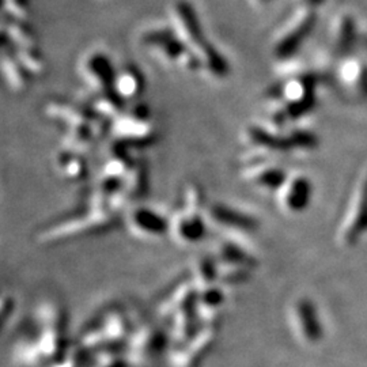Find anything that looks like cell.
I'll use <instances>...</instances> for the list:
<instances>
[{"label":"cell","instance_id":"1","mask_svg":"<svg viewBox=\"0 0 367 367\" xmlns=\"http://www.w3.org/2000/svg\"><path fill=\"white\" fill-rule=\"evenodd\" d=\"M316 90L317 77L314 74L302 73L287 79L280 89V103L271 113L276 128L307 114L316 105Z\"/></svg>","mask_w":367,"mask_h":367},{"label":"cell","instance_id":"2","mask_svg":"<svg viewBox=\"0 0 367 367\" xmlns=\"http://www.w3.org/2000/svg\"><path fill=\"white\" fill-rule=\"evenodd\" d=\"M203 193L197 185H188L184 192L181 210L170 220V231L183 245L200 242L207 231L205 220L201 216Z\"/></svg>","mask_w":367,"mask_h":367},{"label":"cell","instance_id":"3","mask_svg":"<svg viewBox=\"0 0 367 367\" xmlns=\"http://www.w3.org/2000/svg\"><path fill=\"white\" fill-rule=\"evenodd\" d=\"M142 42L158 51L165 60L179 66L185 71L193 73L201 68V62L197 55L185 44L183 38L172 29H153L143 34Z\"/></svg>","mask_w":367,"mask_h":367},{"label":"cell","instance_id":"4","mask_svg":"<svg viewBox=\"0 0 367 367\" xmlns=\"http://www.w3.org/2000/svg\"><path fill=\"white\" fill-rule=\"evenodd\" d=\"M317 23L316 10L301 7L279 31L274 53L279 59H288L296 53Z\"/></svg>","mask_w":367,"mask_h":367},{"label":"cell","instance_id":"5","mask_svg":"<svg viewBox=\"0 0 367 367\" xmlns=\"http://www.w3.org/2000/svg\"><path fill=\"white\" fill-rule=\"evenodd\" d=\"M175 14H176L175 22L177 27V34L197 55L203 67V63L208 60L212 55H215L218 51L208 42V40H205L197 14L193 5L188 0H179L176 3Z\"/></svg>","mask_w":367,"mask_h":367},{"label":"cell","instance_id":"6","mask_svg":"<svg viewBox=\"0 0 367 367\" xmlns=\"http://www.w3.org/2000/svg\"><path fill=\"white\" fill-rule=\"evenodd\" d=\"M367 231V165L359 173L353 189L349 210L340 230L346 245H354Z\"/></svg>","mask_w":367,"mask_h":367},{"label":"cell","instance_id":"7","mask_svg":"<svg viewBox=\"0 0 367 367\" xmlns=\"http://www.w3.org/2000/svg\"><path fill=\"white\" fill-rule=\"evenodd\" d=\"M312 183L306 176L294 175L277 190L279 203L281 208L288 214H299L307 208L312 200Z\"/></svg>","mask_w":367,"mask_h":367},{"label":"cell","instance_id":"8","mask_svg":"<svg viewBox=\"0 0 367 367\" xmlns=\"http://www.w3.org/2000/svg\"><path fill=\"white\" fill-rule=\"evenodd\" d=\"M128 226L143 238H158L170 231V220L149 207H136L128 215Z\"/></svg>","mask_w":367,"mask_h":367},{"label":"cell","instance_id":"9","mask_svg":"<svg viewBox=\"0 0 367 367\" xmlns=\"http://www.w3.org/2000/svg\"><path fill=\"white\" fill-rule=\"evenodd\" d=\"M338 79L344 90L357 98H367V62L359 56H344L338 66Z\"/></svg>","mask_w":367,"mask_h":367},{"label":"cell","instance_id":"10","mask_svg":"<svg viewBox=\"0 0 367 367\" xmlns=\"http://www.w3.org/2000/svg\"><path fill=\"white\" fill-rule=\"evenodd\" d=\"M357 38V25L353 15L349 12H339L333 16L331 26H329V48L333 55H342L343 58L346 53L353 48Z\"/></svg>","mask_w":367,"mask_h":367},{"label":"cell","instance_id":"11","mask_svg":"<svg viewBox=\"0 0 367 367\" xmlns=\"http://www.w3.org/2000/svg\"><path fill=\"white\" fill-rule=\"evenodd\" d=\"M85 73L101 94H117L114 90L117 74L105 53H92L85 63Z\"/></svg>","mask_w":367,"mask_h":367},{"label":"cell","instance_id":"12","mask_svg":"<svg viewBox=\"0 0 367 367\" xmlns=\"http://www.w3.org/2000/svg\"><path fill=\"white\" fill-rule=\"evenodd\" d=\"M208 214L212 222L236 231L249 233L257 227V220L253 216L223 204L212 205Z\"/></svg>","mask_w":367,"mask_h":367},{"label":"cell","instance_id":"13","mask_svg":"<svg viewBox=\"0 0 367 367\" xmlns=\"http://www.w3.org/2000/svg\"><path fill=\"white\" fill-rule=\"evenodd\" d=\"M125 333V322L123 317L117 313L110 314L103 318L101 325L92 327V329L84 336V347L95 349L103 344L105 342L113 343L118 340Z\"/></svg>","mask_w":367,"mask_h":367},{"label":"cell","instance_id":"14","mask_svg":"<svg viewBox=\"0 0 367 367\" xmlns=\"http://www.w3.org/2000/svg\"><path fill=\"white\" fill-rule=\"evenodd\" d=\"M295 316L301 333L307 342L317 343L322 339L324 329L321 325L318 310L312 301L309 299L298 301L295 306Z\"/></svg>","mask_w":367,"mask_h":367},{"label":"cell","instance_id":"15","mask_svg":"<svg viewBox=\"0 0 367 367\" xmlns=\"http://www.w3.org/2000/svg\"><path fill=\"white\" fill-rule=\"evenodd\" d=\"M246 177L251 183L263 189L279 190L288 176L275 165H268L266 161H257L248 164Z\"/></svg>","mask_w":367,"mask_h":367},{"label":"cell","instance_id":"16","mask_svg":"<svg viewBox=\"0 0 367 367\" xmlns=\"http://www.w3.org/2000/svg\"><path fill=\"white\" fill-rule=\"evenodd\" d=\"M58 168L70 181H81L89 173L86 161L73 150H66L58 155Z\"/></svg>","mask_w":367,"mask_h":367},{"label":"cell","instance_id":"17","mask_svg":"<svg viewBox=\"0 0 367 367\" xmlns=\"http://www.w3.org/2000/svg\"><path fill=\"white\" fill-rule=\"evenodd\" d=\"M143 77L134 67H127L116 77L114 90L124 101L127 98H135L143 92Z\"/></svg>","mask_w":367,"mask_h":367},{"label":"cell","instance_id":"18","mask_svg":"<svg viewBox=\"0 0 367 367\" xmlns=\"http://www.w3.org/2000/svg\"><path fill=\"white\" fill-rule=\"evenodd\" d=\"M25 70L26 68L21 64V62L15 56H8V53L3 51V71L8 79V84L15 90L23 89L26 84Z\"/></svg>","mask_w":367,"mask_h":367},{"label":"cell","instance_id":"19","mask_svg":"<svg viewBox=\"0 0 367 367\" xmlns=\"http://www.w3.org/2000/svg\"><path fill=\"white\" fill-rule=\"evenodd\" d=\"M287 147L291 151H307L317 146V136L306 129L294 128L286 135Z\"/></svg>","mask_w":367,"mask_h":367},{"label":"cell","instance_id":"20","mask_svg":"<svg viewBox=\"0 0 367 367\" xmlns=\"http://www.w3.org/2000/svg\"><path fill=\"white\" fill-rule=\"evenodd\" d=\"M95 367H128V365L121 358H116V357L110 355V357L102 359Z\"/></svg>","mask_w":367,"mask_h":367}]
</instances>
